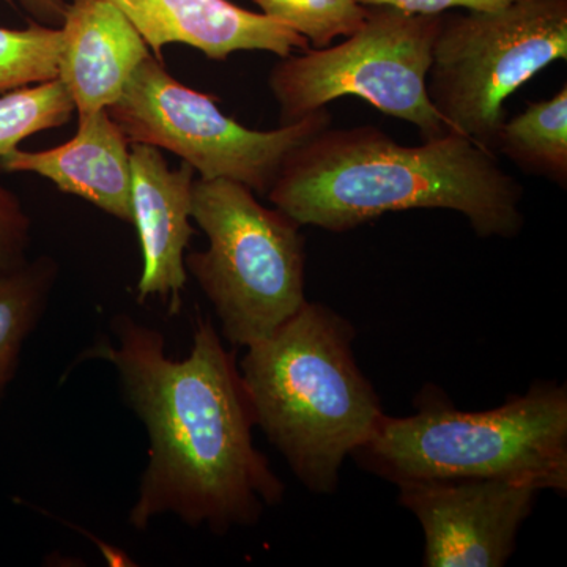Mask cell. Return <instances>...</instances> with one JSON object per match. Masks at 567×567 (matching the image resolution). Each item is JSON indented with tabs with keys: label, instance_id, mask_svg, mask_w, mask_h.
<instances>
[{
	"label": "cell",
	"instance_id": "obj_1",
	"mask_svg": "<svg viewBox=\"0 0 567 567\" xmlns=\"http://www.w3.org/2000/svg\"><path fill=\"white\" fill-rule=\"evenodd\" d=\"M107 336L78 361L100 360L117 374L123 401L147 431L148 462L130 527L144 532L173 516L215 535L252 527L279 505L286 486L254 446L256 425L235 361L208 317L196 319L188 357L166 353L162 331L118 315Z\"/></svg>",
	"mask_w": 567,
	"mask_h": 567
},
{
	"label": "cell",
	"instance_id": "obj_2",
	"mask_svg": "<svg viewBox=\"0 0 567 567\" xmlns=\"http://www.w3.org/2000/svg\"><path fill=\"white\" fill-rule=\"evenodd\" d=\"M295 223L350 233L386 213H461L483 238L524 229V188L498 156L457 133L402 145L377 126L320 130L295 148L267 194Z\"/></svg>",
	"mask_w": 567,
	"mask_h": 567
},
{
	"label": "cell",
	"instance_id": "obj_3",
	"mask_svg": "<svg viewBox=\"0 0 567 567\" xmlns=\"http://www.w3.org/2000/svg\"><path fill=\"white\" fill-rule=\"evenodd\" d=\"M352 324L306 301L238 363L257 427L316 494H333L339 470L385 413L354 361Z\"/></svg>",
	"mask_w": 567,
	"mask_h": 567
},
{
	"label": "cell",
	"instance_id": "obj_4",
	"mask_svg": "<svg viewBox=\"0 0 567 567\" xmlns=\"http://www.w3.org/2000/svg\"><path fill=\"white\" fill-rule=\"evenodd\" d=\"M353 457L394 484L503 480L566 494L567 390L539 383L486 412H461L434 390L415 415H383Z\"/></svg>",
	"mask_w": 567,
	"mask_h": 567
},
{
	"label": "cell",
	"instance_id": "obj_5",
	"mask_svg": "<svg viewBox=\"0 0 567 567\" xmlns=\"http://www.w3.org/2000/svg\"><path fill=\"white\" fill-rule=\"evenodd\" d=\"M192 219L208 248L185 256L186 271L210 301L230 346L256 344L300 311L306 303L300 224L227 178H196Z\"/></svg>",
	"mask_w": 567,
	"mask_h": 567
},
{
	"label": "cell",
	"instance_id": "obj_6",
	"mask_svg": "<svg viewBox=\"0 0 567 567\" xmlns=\"http://www.w3.org/2000/svg\"><path fill=\"white\" fill-rule=\"evenodd\" d=\"M442 18L371 7L364 24L342 43L281 58L268 76L279 122L290 125L341 96H360L383 114L412 123L423 141L451 133L427 93Z\"/></svg>",
	"mask_w": 567,
	"mask_h": 567
},
{
	"label": "cell",
	"instance_id": "obj_7",
	"mask_svg": "<svg viewBox=\"0 0 567 567\" xmlns=\"http://www.w3.org/2000/svg\"><path fill=\"white\" fill-rule=\"evenodd\" d=\"M567 61V0L443 14L427 93L451 133L495 155L505 103L554 62Z\"/></svg>",
	"mask_w": 567,
	"mask_h": 567
},
{
	"label": "cell",
	"instance_id": "obj_8",
	"mask_svg": "<svg viewBox=\"0 0 567 567\" xmlns=\"http://www.w3.org/2000/svg\"><path fill=\"white\" fill-rule=\"evenodd\" d=\"M130 142L174 153L204 181L227 178L267 197L287 156L333 123L323 110L270 132L246 128L216 99L186 87L151 54L107 107Z\"/></svg>",
	"mask_w": 567,
	"mask_h": 567
},
{
	"label": "cell",
	"instance_id": "obj_9",
	"mask_svg": "<svg viewBox=\"0 0 567 567\" xmlns=\"http://www.w3.org/2000/svg\"><path fill=\"white\" fill-rule=\"evenodd\" d=\"M399 502L424 532L425 567H502L539 488L503 480L406 481Z\"/></svg>",
	"mask_w": 567,
	"mask_h": 567
},
{
	"label": "cell",
	"instance_id": "obj_10",
	"mask_svg": "<svg viewBox=\"0 0 567 567\" xmlns=\"http://www.w3.org/2000/svg\"><path fill=\"white\" fill-rule=\"evenodd\" d=\"M133 224L140 235L142 274L137 301L159 298L169 315H178L188 281L185 251L196 230L192 226L196 171L182 162L171 169L163 152L130 142Z\"/></svg>",
	"mask_w": 567,
	"mask_h": 567
},
{
	"label": "cell",
	"instance_id": "obj_11",
	"mask_svg": "<svg viewBox=\"0 0 567 567\" xmlns=\"http://www.w3.org/2000/svg\"><path fill=\"white\" fill-rule=\"evenodd\" d=\"M125 14L152 54L163 61L167 44H188L212 61L238 51H268L278 58L309 50L308 40L262 13L229 0H107Z\"/></svg>",
	"mask_w": 567,
	"mask_h": 567
},
{
	"label": "cell",
	"instance_id": "obj_12",
	"mask_svg": "<svg viewBox=\"0 0 567 567\" xmlns=\"http://www.w3.org/2000/svg\"><path fill=\"white\" fill-rule=\"evenodd\" d=\"M61 29L58 80L80 117L117 102L152 54L132 22L107 0H71Z\"/></svg>",
	"mask_w": 567,
	"mask_h": 567
},
{
	"label": "cell",
	"instance_id": "obj_13",
	"mask_svg": "<svg viewBox=\"0 0 567 567\" xmlns=\"http://www.w3.org/2000/svg\"><path fill=\"white\" fill-rule=\"evenodd\" d=\"M0 171L41 175L61 192L133 224L130 141L107 111L82 115L76 134L59 147L14 148L0 158Z\"/></svg>",
	"mask_w": 567,
	"mask_h": 567
},
{
	"label": "cell",
	"instance_id": "obj_14",
	"mask_svg": "<svg viewBox=\"0 0 567 567\" xmlns=\"http://www.w3.org/2000/svg\"><path fill=\"white\" fill-rule=\"evenodd\" d=\"M495 155L566 189L567 85L550 100L529 103L516 117H506L496 136Z\"/></svg>",
	"mask_w": 567,
	"mask_h": 567
},
{
	"label": "cell",
	"instance_id": "obj_15",
	"mask_svg": "<svg viewBox=\"0 0 567 567\" xmlns=\"http://www.w3.org/2000/svg\"><path fill=\"white\" fill-rule=\"evenodd\" d=\"M58 274L55 260L43 256L0 276V405L18 374L25 342L47 312Z\"/></svg>",
	"mask_w": 567,
	"mask_h": 567
},
{
	"label": "cell",
	"instance_id": "obj_16",
	"mask_svg": "<svg viewBox=\"0 0 567 567\" xmlns=\"http://www.w3.org/2000/svg\"><path fill=\"white\" fill-rule=\"evenodd\" d=\"M74 107L61 80L14 89L0 95V158L25 137L65 125Z\"/></svg>",
	"mask_w": 567,
	"mask_h": 567
},
{
	"label": "cell",
	"instance_id": "obj_17",
	"mask_svg": "<svg viewBox=\"0 0 567 567\" xmlns=\"http://www.w3.org/2000/svg\"><path fill=\"white\" fill-rule=\"evenodd\" d=\"M265 17L292 29L315 50L331 47L364 24L371 7L360 0H252Z\"/></svg>",
	"mask_w": 567,
	"mask_h": 567
},
{
	"label": "cell",
	"instance_id": "obj_18",
	"mask_svg": "<svg viewBox=\"0 0 567 567\" xmlns=\"http://www.w3.org/2000/svg\"><path fill=\"white\" fill-rule=\"evenodd\" d=\"M62 29L33 22L31 28H0V95L58 80Z\"/></svg>",
	"mask_w": 567,
	"mask_h": 567
},
{
	"label": "cell",
	"instance_id": "obj_19",
	"mask_svg": "<svg viewBox=\"0 0 567 567\" xmlns=\"http://www.w3.org/2000/svg\"><path fill=\"white\" fill-rule=\"evenodd\" d=\"M29 245L31 218L17 194L0 182V276L13 274L29 264Z\"/></svg>",
	"mask_w": 567,
	"mask_h": 567
},
{
	"label": "cell",
	"instance_id": "obj_20",
	"mask_svg": "<svg viewBox=\"0 0 567 567\" xmlns=\"http://www.w3.org/2000/svg\"><path fill=\"white\" fill-rule=\"evenodd\" d=\"M518 0H360L365 7H390L410 14H445L453 9L495 11L506 9Z\"/></svg>",
	"mask_w": 567,
	"mask_h": 567
},
{
	"label": "cell",
	"instance_id": "obj_21",
	"mask_svg": "<svg viewBox=\"0 0 567 567\" xmlns=\"http://www.w3.org/2000/svg\"><path fill=\"white\" fill-rule=\"evenodd\" d=\"M25 13L39 24L61 28L69 0H18Z\"/></svg>",
	"mask_w": 567,
	"mask_h": 567
},
{
	"label": "cell",
	"instance_id": "obj_22",
	"mask_svg": "<svg viewBox=\"0 0 567 567\" xmlns=\"http://www.w3.org/2000/svg\"><path fill=\"white\" fill-rule=\"evenodd\" d=\"M3 2H9V3H11V2H14V0H3Z\"/></svg>",
	"mask_w": 567,
	"mask_h": 567
}]
</instances>
